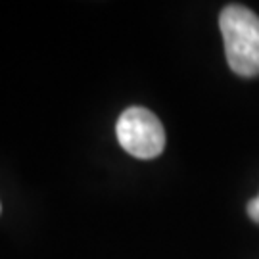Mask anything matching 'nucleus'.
Returning <instances> with one entry per match:
<instances>
[{"mask_svg": "<svg viewBox=\"0 0 259 259\" xmlns=\"http://www.w3.org/2000/svg\"><path fill=\"white\" fill-rule=\"evenodd\" d=\"M115 135L125 152L139 159H154L165 148V129L154 111L133 106L117 119Z\"/></svg>", "mask_w": 259, "mask_h": 259, "instance_id": "nucleus-2", "label": "nucleus"}, {"mask_svg": "<svg viewBox=\"0 0 259 259\" xmlns=\"http://www.w3.org/2000/svg\"><path fill=\"white\" fill-rule=\"evenodd\" d=\"M248 215H250L251 221L259 225V194L248 202Z\"/></svg>", "mask_w": 259, "mask_h": 259, "instance_id": "nucleus-3", "label": "nucleus"}, {"mask_svg": "<svg viewBox=\"0 0 259 259\" xmlns=\"http://www.w3.org/2000/svg\"><path fill=\"white\" fill-rule=\"evenodd\" d=\"M225 54L231 69L242 77L259 75V16L242 4L225 6L219 16Z\"/></svg>", "mask_w": 259, "mask_h": 259, "instance_id": "nucleus-1", "label": "nucleus"}]
</instances>
